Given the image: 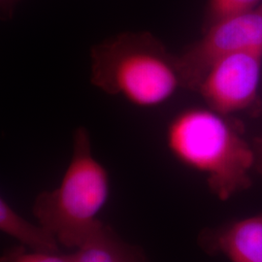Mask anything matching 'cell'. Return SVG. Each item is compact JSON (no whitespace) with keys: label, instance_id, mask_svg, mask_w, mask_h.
Returning a JSON list of instances; mask_svg holds the SVG:
<instances>
[{"label":"cell","instance_id":"obj_1","mask_svg":"<svg viewBox=\"0 0 262 262\" xmlns=\"http://www.w3.org/2000/svg\"><path fill=\"white\" fill-rule=\"evenodd\" d=\"M165 140L179 162L206 177L209 189L220 200L252 186L254 150L226 116L209 107L185 109L169 122Z\"/></svg>","mask_w":262,"mask_h":262},{"label":"cell","instance_id":"obj_2","mask_svg":"<svg viewBox=\"0 0 262 262\" xmlns=\"http://www.w3.org/2000/svg\"><path fill=\"white\" fill-rule=\"evenodd\" d=\"M91 83L139 108H155L183 88L177 56L148 31H125L91 48Z\"/></svg>","mask_w":262,"mask_h":262},{"label":"cell","instance_id":"obj_3","mask_svg":"<svg viewBox=\"0 0 262 262\" xmlns=\"http://www.w3.org/2000/svg\"><path fill=\"white\" fill-rule=\"evenodd\" d=\"M110 193V176L95 159L84 126L73 134L72 156L59 185L38 194L32 212L60 246L76 249L101 223L97 217Z\"/></svg>","mask_w":262,"mask_h":262},{"label":"cell","instance_id":"obj_4","mask_svg":"<svg viewBox=\"0 0 262 262\" xmlns=\"http://www.w3.org/2000/svg\"><path fill=\"white\" fill-rule=\"evenodd\" d=\"M239 52L262 54V13L259 8L215 21L204 29L202 37L177 56L183 88L196 91L212 64Z\"/></svg>","mask_w":262,"mask_h":262},{"label":"cell","instance_id":"obj_5","mask_svg":"<svg viewBox=\"0 0 262 262\" xmlns=\"http://www.w3.org/2000/svg\"><path fill=\"white\" fill-rule=\"evenodd\" d=\"M261 70L262 54L235 53L212 64L196 91L210 109L227 117L253 106L257 99Z\"/></svg>","mask_w":262,"mask_h":262},{"label":"cell","instance_id":"obj_6","mask_svg":"<svg viewBox=\"0 0 262 262\" xmlns=\"http://www.w3.org/2000/svg\"><path fill=\"white\" fill-rule=\"evenodd\" d=\"M198 246L210 255L230 262H262V214L200 231Z\"/></svg>","mask_w":262,"mask_h":262},{"label":"cell","instance_id":"obj_7","mask_svg":"<svg viewBox=\"0 0 262 262\" xmlns=\"http://www.w3.org/2000/svg\"><path fill=\"white\" fill-rule=\"evenodd\" d=\"M70 255L72 262H150L141 247L123 240L103 222Z\"/></svg>","mask_w":262,"mask_h":262},{"label":"cell","instance_id":"obj_8","mask_svg":"<svg viewBox=\"0 0 262 262\" xmlns=\"http://www.w3.org/2000/svg\"><path fill=\"white\" fill-rule=\"evenodd\" d=\"M0 230L28 250L41 253H59L60 245L56 237L40 224H32L0 198Z\"/></svg>","mask_w":262,"mask_h":262},{"label":"cell","instance_id":"obj_9","mask_svg":"<svg viewBox=\"0 0 262 262\" xmlns=\"http://www.w3.org/2000/svg\"><path fill=\"white\" fill-rule=\"evenodd\" d=\"M260 0H208L204 29L221 19L255 10Z\"/></svg>","mask_w":262,"mask_h":262},{"label":"cell","instance_id":"obj_10","mask_svg":"<svg viewBox=\"0 0 262 262\" xmlns=\"http://www.w3.org/2000/svg\"><path fill=\"white\" fill-rule=\"evenodd\" d=\"M0 262H72V259L70 254L34 252L19 245L6 250Z\"/></svg>","mask_w":262,"mask_h":262},{"label":"cell","instance_id":"obj_11","mask_svg":"<svg viewBox=\"0 0 262 262\" xmlns=\"http://www.w3.org/2000/svg\"><path fill=\"white\" fill-rule=\"evenodd\" d=\"M19 1L20 0H0L1 19L3 20L11 19Z\"/></svg>","mask_w":262,"mask_h":262},{"label":"cell","instance_id":"obj_12","mask_svg":"<svg viewBox=\"0 0 262 262\" xmlns=\"http://www.w3.org/2000/svg\"><path fill=\"white\" fill-rule=\"evenodd\" d=\"M255 154V168L262 173V140L259 141L253 148Z\"/></svg>","mask_w":262,"mask_h":262},{"label":"cell","instance_id":"obj_13","mask_svg":"<svg viewBox=\"0 0 262 262\" xmlns=\"http://www.w3.org/2000/svg\"><path fill=\"white\" fill-rule=\"evenodd\" d=\"M259 9H260V11H261V13H262V6H260V7H259Z\"/></svg>","mask_w":262,"mask_h":262}]
</instances>
